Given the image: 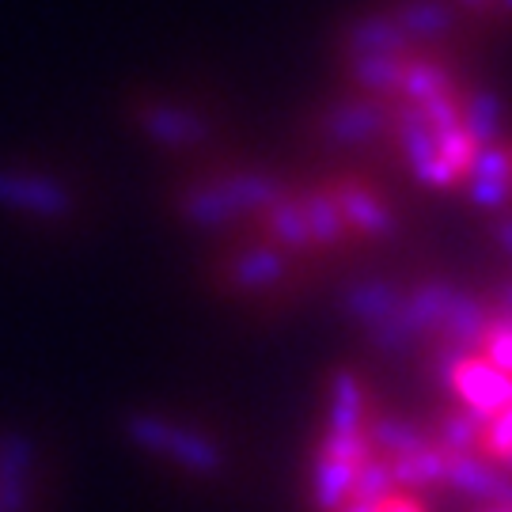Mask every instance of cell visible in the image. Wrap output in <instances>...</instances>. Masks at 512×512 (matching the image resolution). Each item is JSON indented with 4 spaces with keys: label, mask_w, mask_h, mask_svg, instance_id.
I'll list each match as a JSON object with an SVG mask.
<instances>
[{
    "label": "cell",
    "mask_w": 512,
    "mask_h": 512,
    "mask_svg": "<svg viewBox=\"0 0 512 512\" xmlns=\"http://www.w3.org/2000/svg\"><path fill=\"white\" fill-rule=\"evenodd\" d=\"M494 512H509V509H505V505H497V509Z\"/></svg>",
    "instance_id": "obj_19"
},
{
    "label": "cell",
    "mask_w": 512,
    "mask_h": 512,
    "mask_svg": "<svg viewBox=\"0 0 512 512\" xmlns=\"http://www.w3.org/2000/svg\"><path fill=\"white\" fill-rule=\"evenodd\" d=\"M486 425H490V437L482 433V440H490L497 463H509V406H505V410H497Z\"/></svg>",
    "instance_id": "obj_16"
},
{
    "label": "cell",
    "mask_w": 512,
    "mask_h": 512,
    "mask_svg": "<svg viewBox=\"0 0 512 512\" xmlns=\"http://www.w3.org/2000/svg\"><path fill=\"white\" fill-rule=\"evenodd\" d=\"M126 437L156 456L175 459L179 467L194 471V475H217L220 471V448L209 437L183 429V425H171L164 418H152V414H133L126 418Z\"/></svg>",
    "instance_id": "obj_1"
},
{
    "label": "cell",
    "mask_w": 512,
    "mask_h": 512,
    "mask_svg": "<svg viewBox=\"0 0 512 512\" xmlns=\"http://www.w3.org/2000/svg\"><path fill=\"white\" fill-rule=\"evenodd\" d=\"M448 391H456L459 399L467 403L471 414H478L482 421H490L497 410H505L512 399V384H509V372L494 368L486 357H463L459 368L452 372L448 380Z\"/></svg>",
    "instance_id": "obj_2"
},
{
    "label": "cell",
    "mask_w": 512,
    "mask_h": 512,
    "mask_svg": "<svg viewBox=\"0 0 512 512\" xmlns=\"http://www.w3.org/2000/svg\"><path fill=\"white\" fill-rule=\"evenodd\" d=\"M387 497H395V482H391V471L380 459H365L353 475V494L349 501H368V505H384Z\"/></svg>",
    "instance_id": "obj_11"
},
{
    "label": "cell",
    "mask_w": 512,
    "mask_h": 512,
    "mask_svg": "<svg viewBox=\"0 0 512 512\" xmlns=\"http://www.w3.org/2000/svg\"><path fill=\"white\" fill-rule=\"evenodd\" d=\"M349 311H353V315H361V319L380 323L384 315H391V311H395V296L387 293L384 285H368V289H361V293H353V300H349Z\"/></svg>",
    "instance_id": "obj_12"
},
{
    "label": "cell",
    "mask_w": 512,
    "mask_h": 512,
    "mask_svg": "<svg viewBox=\"0 0 512 512\" xmlns=\"http://www.w3.org/2000/svg\"><path fill=\"white\" fill-rule=\"evenodd\" d=\"M444 482L456 486L459 494L478 497V501H494L509 505L512 486L501 467H490L475 456H444Z\"/></svg>",
    "instance_id": "obj_4"
},
{
    "label": "cell",
    "mask_w": 512,
    "mask_h": 512,
    "mask_svg": "<svg viewBox=\"0 0 512 512\" xmlns=\"http://www.w3.org/2000/svg\"><path fill=\"white\" fill-rule=\"evenodd\" d=\"M277 274H281V258L270 255V251H258V255H251L243 266H239V281H243V285H251V289L270 285Z\"/></svg>",
    "instance_id": "obj_13"
},
{
    "label": "cell",
    "mask_w": 512,
    "mask_h": 512,
    "mask_svg": "<svg viewBox=\"0 0 512 512\" xmlns=\"http://www.w3.org/2000/svg\"><path fill=\"white\" fill-rule=\"evenodd\" d=\"M440 323L448 327V334H452V342L456 346H478L482 342V334H486V311L478 308L471 296H456L448 293V300H444V315H440Z\"/></svg>",
    "instance_id": "obj_8"
},
{
    "label": "cell",
    "mask_w": 512,
    "mask_h": 512,
    "mask_svg": "<svg viewBox=\"0 0 512 512\" xmlns=\"http://www.w3.org/2000/svg\"><path fill=\"white\" fill-rule=\"evenodd\" d=\"M323 452H327V456L346 459V463H353V467H361L365 459H372V448H368V440L361 437V433H353V437L327 433V440H323Z\"/></svg>",
    "instance_id": "obj_14"
},
{
    "label": "cell",
    "mask_w": 512,
    "mask_h": 512,
    "mask_svg": "<svg viewBox=\"0 0 512 512\" xmlns=\"http://www.w3.org/2000/svg\"><path fill=\"white\" fill-rule=\"evenodd\" d=\"M376 512H421L418 505H414V501H410V497H387L384 505H376Z\"/></svg>",
    "instance_id": "obj_17"
},
{
    "label": "cell",
    "mask_w": 512,
    "mask_h": 512,
    "mask_svg": "<svg viewBox=\"0 0 512 512\" xmlns=\"http://www.w3.org/2000/svg\"><path fill=\"white\" fill-rule=\"evenodd\" d=\"M353 475H357L353 463L319 452V459H315V505L323 512L342 509L349 501V494H353Z\"/></svg>",
    "instance_id": "obj_7"
},
{
    "label": "cell",
    "mask_w": 512,
    "mask_h": 512,
    "mask_svg": "<svg viewBox=\"0 0 512 512\" xmlns=\"http://www.w3.org/2000/svg\"><path fill=\"white\" fill-rule=\"evenodd\" d=\"M342 512H376V505H368V501H349Z\"/></svg>",
    "instance_id": "obj_18"
},
{
    "label": "cell",
    "mask_w": 512,
    "mask_h": 512,
    "mask_svg": "<svg viewBox=\"0 0 512 512\" xmlns=\"http://www.w3.org/2000/svg\"><path fill=\"white\" fill-rule=\"evenodd\" d=\"M365 440H368V448H380V452H391V456H406V452H418L421 444H429L418 425L399 421V418H380L368 429Z\"/></svg>",
    "instance_id": "obj_10"
},
{
    "label": "cell",
    "mask_w": 512,
    "mask_h": 512,
    "mask_svg": "<svg viewBox=\"0 0 512 512\" xmlns=\"http://www.w3.org/2000/svg\"><path fill=\"white\" fill-rule=\"evenodd\" d=\"M361 418H365V391L353 372H338L330 380V433L353 437L361 433Z\"/></svg>",
    "instance_id": "obj_6"
},
{
    "label": "cell",
    "mask_w": 512,
    "mask_h": 512,
    "mask_svg": "<svg viewBox=\"0 0 512 512\" xmlns=\"http://www.w3.org/2000/svg\"><path fill=\"white\" fill-rule=\"evenodd\" d=\"M482 433H486V421L471 414V410H456L440 425L437 448L444 456H475V448L482 444Z\"/></svg>",
    "instance_id": "obj_9"
},
{
    "label": "cell",
    "mask_w": 512,
    "mask_h": 512,
    "mask_svg": "<svg viewBox=\"0 0 512 512\" xmlns=\"http://www.w3.org/2000/svg\"><path fill=\"white\" fill-rule=\"evenodd\" d=\"M35 440L19 429L0 433V512H27Z\"/></svg>",
    "instance_id": "obj_3"
},
{
    "label": "cell",
    "mask_w": 512,
    "mask_h": 512,
    "mask_svg": "<svg viewBox=\"0 0 512 512\" xmlns=\"http://www.w3.org/2000/svg\"><path fill=\"white\" fill-rule=\"evenodd\" d=\"M395 490H429L444 482V452L433 444H421L418 452H406V456H391L387 463Z\"/></svg>",
    "instance_id": "obj_5"
},
{
    "label": "cell",
    "mask_w": 512,
    "mask_h": 512,
    "mask_svg": "<svg viewBox=\"0 0 512 512\" xmlns=\"http://www.w3.org/2000/svg\"><path fill=\"white\" fill-rule=\"evenodd\" d=\"M482 342H486V361L501 368V372H509V327H505V319L494 323V327H486Z\"/></svg>",
    "instance_id": "obj_15"
}]
</instances>
